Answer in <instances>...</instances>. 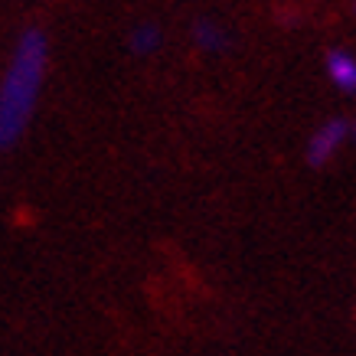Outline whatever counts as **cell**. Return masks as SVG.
<instances>
[{
    "label": "cell",
    "instance_id": "1",
    "mask_svg": "<svg viewBox=\"0 0 356 356\" xmlns=\"http://www.w3.org/2000/svg\"><path fill=\"white\" fill-rule=\"evenodd\" d=\"M46 53L49 43L40 30H26L20 36L17 53L0 82V147H10L30 124V115L43 88Z\"/></svg>",
    "mask_w": 356,
    "mask_h": 356
},
{
    "label": "cell",
    "instance_id": "2",
    "mask_svg": "<svg viewBox=\"0 0 356 356\" xmlns=\"http://www.w3.org/2000/svg\"><path fill=\"white\" fill-rule=\"evenodd\" d=\"M346 138H350V124H346V121L334 118V121H327V124H321V128L311 134V144H307V161H311L314 167L327 163L337 151H340V144H343Z\"/></svg>",
    "mask_w": 356,
    "mask_h": 356
},
{
    "label": "cell",
    "instance_id": "3",
    "mask_svg": "<svg viewBox=\"0 0 356 356\" xmlns=\"http://www.w3.org/2000/svg\"><path fill=\"white\" fill-rule=\"evenodd\" d=\"M327 76H330V82L337 88L356 92V59L350 53H343V49H334L327 56Z\"/></svg>",
    "mask_w": 356,
    "mask_h": 356
},
{
    "label": "cell",
    "instance_id": "4",
    "mask_svg": "<svg viewBox=\"0 0 356 356\" xmlns=\"http://www.w3.org/2000/svg\"><path fill=\"white\" fill-rule=\"evenodd\" d=\"M193 43L206 53H219V49H226V30L213 20H200L193 26Z\"/></svg>",
    "mask_w": 356,
    "mask_h": 356
},
{
    "label": "cell",
    "instance_id": "5",
    "mask_svg": "<svg viewBox=\"0 0 356 356\" xmlns=\"http://www.w3.org/2000/svg\"><path fill=\"white\" fill-rule=\"evenodd\" d=\"M128 46L138 56L154 53V49L161 46V30H157L154 23H138V26L131 30V36H128Z\"/></svg>",
    "mask_w": 356,
    "mask_h": 356
},
{
    "label": "cell",
    "instance_id": "6",
    "mask_svg": "<svg viewBox=\"0 0 356 356\" xmlns=\"http://www.w3.org/2000/svg\"><path fill=\"white\" fill-rule=\"evenodd\" d=\"M350 138H353V140H356V124H350Z\"/></svg>",
    "mask_w": 356,
    "mask_h": 356
}]
</instances>
